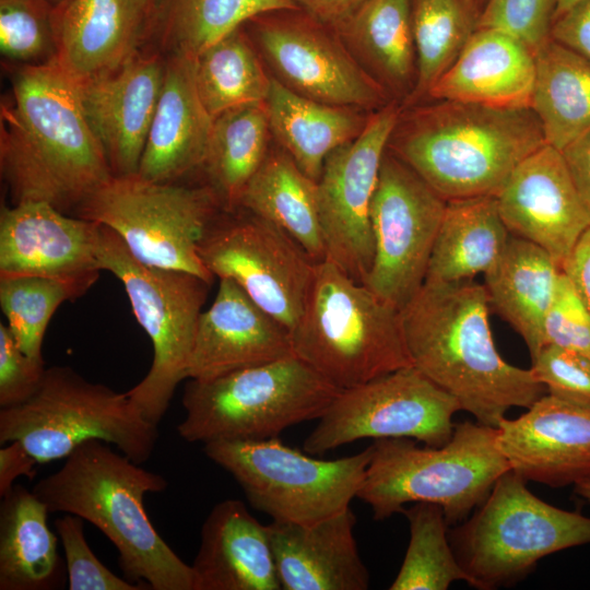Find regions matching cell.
Listing matches in <instances>:
<instances>
[{
    "mask_svg": "<svg viewBox=\"0 0 590 590\" xmlns=\"http://www.w3.org/2000/svg\"><path fill=\"white\" fill-rule=\"evenodd\" d=\"M342 389L296 355L185 386L179 436L203 445L260 440L318 420Z\"/></svg>",
    "mask_w": 590,
    "mask_h": 590,
    "instance_id": "52a82bcc",
    "label": "cell"
},
{
    "mask_svg": "<svg viewBox=\"0 0 590 590\" xmlns=\"http://www.w3.org/2000/svg\"><path fill=\"white\" fill-rule=\"evenodd\" d=\"M562 269L540 246L510 235L484 273L489 305L520 334L531 359L544 346L543 324Z\"/></svg>",
    "mask_w": 590,
    "mask_h": 590,
    "instance_id": "f1b7e54d",
    "label": "cell"
},
{
    "mask_svg": "<svg viewBox=\"0 0 590 590\" xmlns=\"http://www.w3.org/2000/svg\"><path fill=\"white\" fill-rule=\"evenodd\" d=\"M351 508L310 523L268 524L282 590H366L369 574L354 536Z\"/></svg>",
    "mask_w": 590,
    "mask_h": 590,
    "instance_id": "603a6c76",
    "label": "cell"
},
{
    "mask_svg": "<svg viewBox=\"0 0 590 590\" xmlns=\"http://www.w3.org/2000/svg\"><path fill=\"white\" fill-rule=\"evenodd\" d=\"M562 153L575 186L590 211V131L568 144Z\"/></svg>",
    "mask_w": 590,
    "mask_h": 590,
    "instance_id": "f907efd6",
    "label": "cell"
},
{
    "mask_svg": "<svg viewBox=\"0 0 590 590\" xmlns=\"http://www.w3.org/2000/svg\"><path fill=\"white\" fill-rule=\"evenodd\" d=\"M266 102L231 108L213 119L203 169L223 211L238 209L249 179L269 152Z\"/></svg>",
    "mask_w": 590,
    "mask_h": 590,
    "instance_id": "e575fe53",
    "label": "cell"
},
{
    "mask_svg": "<svg viewBox=\"0 0 590 590\" xmlns=\"http://www.w3.org/2000/svg\"><path fill=\"white\" fill-rule=\"evenodd\" d=\"M46 368L44 361L26 355L9 327L0 323V408L26 402L39 388Z\"/></svg>",
    "mask_w": 590,
    "mask_h": 590,
    "instance_id": "bcb514c9",
    "label": "cell"
},
{
    "mask_svg": "<svg viewBox=\"0 0 590 590\" xmlns=\"http://www.w3.org/2000/svg\"><path fill=\"white\" fill-rule=\"evenodd\" d=\"M496 432L510 470L527 482L564 487L590 481V405L543 394Z\"/></svg>",
    "mask_w": 590,
    "mask_h": 590,
    "instance_id": "ffe728a7",
    "label": "cell"
},
{
    "mask_svg": "<svg viewBox=\"0 0 590 590\" xmlns=\"http://www.w3.org/2000/svg\"><path fill=\"white\" fill-rule=\"evenodd\" d=\"M554 0H485L476 28L506 32L534 52L550 38Z\"/></svg>",
    "mask_w": 590,
    "mask_h": 590,
    "instance_id": "7bdbcfd3",
    "label": "cell"
},
{
    "mask_svg": "<svg viewBox=\"0 0 590 590\" xmlns=\"http://www.w3.org/2000/svg\"><path fill=\"white\" fill-rule=\"evenodd\" d=\"M488 307L485 286L473 280L425 281L400 317L412 366L476 422L497 427L511 408H529L546 389L530 368L500 356Z\"/></svg>",
    "mask_w": 590,
    "mask_h": 590,
    "instance_id": "7a4b0ae2",
    "label": "cell"
},
{
    "mask_svg": "<svg viewBox=\"0 0 590 590\" xmlns=\"http://www.w3.org/2000/svg\"><path fill=\"white\" fill-rule=\"evenodd\" d=\"M578 1L579 0H554L553 20L556 19L562 13H564L566 10H568L570 7H573ZM553 20H552V22H553Z\"/></svg>",
    "mask_w": 590,
    "mask_h": 590,
    "instance_id": "db71d44e",
    "label": "cell"
},
{
    "mask_svg": "<svg viewBox=\"0 0 590 590\" xmlns=\"http://www.w3.org/2000/svg\"><path fill=\"white\" fill-rule=\"evenodd\" d=\"M44 2H46L52 10L61 7L62 4H64L66 2H68L69 0H43Z\"/></svg>",
    "mask_w": 590,
    "mask_h": 590,
    "instance_id": "9f6ffc18",
    "label": "cell"
},
{
    "mask_svg": "<svg viewBox=\"0 0 590 590\" xmlns=\"http://www.w3.org/2000/svg\"><path fill=\"white\" fill-rule=\"evenodd\" d=\"M297 9L294 0H161L151 27L172 54L194 59L256 16Z\"/></svg>",
    "mask_w": 590,
    "mask_h": 590,
    "instance_id": "d590c367",
    "label": "cell"
},
{
    "mask_svg": "<svg viewBox=\"0 0 590 590\" xmlns=\"http://www.w3.org/2000/svg\"><path fill=\"white\" fill-rule=\"evenodd\" d=\"M191 568L193 590H281L268 526L238 499L211 509Z\"/></svg>",
    "mask_w": 590,
    "mask_h": 590,
    "instance_id": "4316f807",
    "label": "cell"
},
{
    "mask_svg": "<svg viewBox=\"0 0 590 590\" xmlns=\"http://www.w3.org/2000/svg\"><path fill=\"white\" fill-rule=\"evenodd\" d=\"M203 451L235 479L252 508L275 521L310 524L350 507L373 446L334 460L306 455L278 437L216 440L204 444Z\"/></svg>",
    "mask_w": 590,
    "mask_h": 590,
    "instance_id": "7c38bea8",
    "label": "cell"
},
{
    "mask_svg": "<svg viewBox=\"0 0 590 590\" xmlns=\"http://www.w3.org/2000/svg\"><path fill=\"white\" fill-rule=\"evenodd\" d=\"M409 521L410 541L390 590H447L453 581L469 583L449 540L440 506L414 503L401 511Z\"/></svg>",
    "mask_w": 590,
    "mask_h": 590,
    "instance_id": "f35d334b",
    "label": "cell"
},
{
    "mask_svg": "<svg viewBox=\"0 0 590 590\" xmlns=\"http://www.w3.org/2000/svg\"><path fill=\"white\" fill-rule=\"evenodd\" d=\"M471 2L475 5V8L481 11L482 7L485 3V0H471Z\"/></svg>",
    "mask_w": 590,
    "mask_h": 590,
    "instance_id": "6f0895ef",
    "label": "cell"
},
{
    "mask_svg": "<svg viewBox=\"0 0 590 590\" xmlns=\"http://www.w3.org/2000/svg\"><path fill=\"white\" fill-rule=\"evenodd\" d=\"M165 62L157 54L135 51L117 69L76 83L84 114L114 176L138 173Z\"/></svg>",
    "mask_w": 590,
    "mask_h": 590,
    "instance_id": "44dd1931",
    "label": "cell"
},
{
    "mask_svg": "<svg viewBox=\"0 0 590 590\" xmlns=\"http://www.w3.org/2000/svg\"><path fill=\"white\" fill-rule=\"evenodd\" d=\"M101 224L42 201L2 206L0 278L35 275L66 282L84 295L97 281Z\"/></svg>",
    "mask_w": 590,
    "mask_h": 590,
    "instance_id": "ac0fdd59",
    "label": "cell"
},
{
    "mask_svg": "<svg viewBox=\"0 0 590 590\" xmlns=\"http://www.w3.org/2000/svg\"><path fill=\"white\" fill-rule=\"evenodd\" d=\"M61 541L69 590H141L143 586L118 577L90 548L84 534L83 519L66 514L55 520Z\"/></svg>",
    "mask_w": 590,
    "mask_h": 590,
    "instance_id": "b9f144b4",
    "label": "cell"
},
{
    "mask_svg": "<svg viewBox=\"0 0 590 590\" xmlns=\"http://www.w3.org/2000/svg\"><path fill=\"white\" fill-rule=\"evenodd\" d=\"M479 14L471 0H411L417 75L402 107L425 97L455 62L476 30Z\"/></svg>",
    "mask_w": 590,
    "mask_h": 590,
    "instance_id": "74e56055",
    "label": "cell"
},
{
    "mask_svg": "<svg viewBox=\"0 0 590 590\" xmlns=\"http://www.w3.org/2000/svg\"><path fill=\"white\" fill-rule=\"evenodd\" d=\"M55 60L83 83L121 66L149 21L134 0H69L52 11Z\"/></svg>",
    "mask_w": 590,
    "mask_h": 590,
    "instance_id": "484cf974",
    "label": "cell"
},
{
    "mask_svg": "<svg viewBox=\"0 0 590 590\" xmlns=\"http://www.w3.org/2000/svg\"><path fill=\"white\" fill-rule=\"evenodd\" d=\"M98 263L123 285L138 322L153 346L144 378L127 391L152 424L164 417L175 390L187 378L196 329L211 283L177 270L138 261L119 236L101 225Z\"/></svg>",
    "mask_w": 590,
    "mask_h": 590,
    "instance_id": "30bf717a",
    "label": "cell"
},
{
    "mask_svg": "<svg viewBox=\"0 0 590 590\" xmlns=\"http://www.w3.org/2000/svg\"><path fill=\"white\" fill-rule=\"evenodd\" d=\"M82 293L55 279L17 275L0 278V306L20 349L30 357L44 361L42 345L57 308Z\"/></svg>",
    "mask_w": 590,
    "mask_h": 590,
    "instance_id": "ab89813d",
    "label": "cell"
},
{
    "mask_svg": "<svg viewBox=\"0 0 590 590\" xmlns=\"http://www.w3.org/2000/svg\"><path fill=\"white\" fill-rule=\"evenodd\" d=\"M550 37L590 61V0H579L554 19Z\"/></svg>",
    "mask_w": 590,
    "mask_h": 590,
    "instance_id": "7dc6e473",
    "label": "cell"
},
{
    "mask_svg": "<svg viewBox=\"0 0 590 590\" xmlns=\"http://www.w3.org/2000/svg\"><path fill=\"white\" fill-rule=\"evenodd\" d=\"M530 370L550 394L590 405V357L580 353L545 345L531 359Z\"/></svg>",
    "mask_w": 590,
    "mask_h": 590,
    "instance_id": "ee69618b",
    "label": "cell"
},
{
    "mask_svg": "<svg viewBox=\"0 0 590 590\" xmlns=\"http://www.w3.org/2000/svg\"><path fill=\"white\" fill-rule=\"evenodd\" d=\"M574 487L577 495L590 502V481L578 483Z\"/></svg>",
    "mask_w": 590,
    "mask_h": 590,
    "instance_id": "11a10c76",
    "label": "cell"
},
{
    "mask_svg": "<svg viewBox=\"0 0 590 590\" xmlns=\"http://www.w3.org/2000/svg\"><path fill=\"white\" fill-rule=\"evenodd\" d=\"M545 143L531 108L436 101L402 108L387 149L450 201L496 196L516 166Z\"/></svg>",
    "mask_w": 590,
    "mask_h": 590,
    "instance_id": "277c9868",
    "label": "cell"
},
{
    "mask_svg": "<svg viewBox=\"0 0 590 590\" xmlns=\"http://www.w3.org/2000/svg\"><path fill=\"white\" fill-rule=\"evenodd\" d=\"M166 487L162 475L114 451L109 444L90 439L32 491L49 514H72L98 528L116 547L129 581L153 590H193L191 565L163 540L145 511V494Z\"/></svg>",
    "mask_w": 590,
    "mask_h": 590,
    "instance_id": "3957f363",
    "label": "cell"
},
{
    "mask_svg": "<svg viewBox=\"0 0 590 590\" xmlns=\"http://www.w3.org/2000/svg\"><path fill=\"white\" fill-rule=\"evenodd\" d=\"M238 208L283 229L315 262L327 259L317 181L308 177L283 149L269 150L244 188Z\"/></svg>",
    "mask_w": 590,
    "mask_h": 590,
    "instance_id": "1f68e13d",
    "label": "cell"
},
{
    "mask_svg": "<svg viewBox=\"0 0 590 590\" xmlns=\"http://www.w3.org/2000/svg\"><path fill=\"white\" fill-rule=\"evenodd\" d=\"M535 80L534 51L519 38L476 28L427 97L494 108H531Z\"/></svg>",
    "mask_w": 590,
    "mask_h": 590,
    "instance_id": "d4e9b609",
    "label": "cell"
},
{
    "mask_svg": "<svg viewBox=\"0 0 590 590\" xmlns=\"http://www.w3.org/2000/svg\"><path fill=\"white\" fill-rule=\"evenodd\" d=\"M241 210H222L212 220L198 246L201 261L291 331L304 311L317 262L283 229Z\"/></svg>",
    "mask_w": 590,
    "mask_h": 590,
    "instance_id": "5bb4252c",
    "label": "cell"
},
{
    "mask_svg": "<svg viewBox=\"0 0 590 590\" xmlns=\"http://www.w3.org/2000/svg\"><path fill=\"white\" fill-rule=\"evenodd\" d=\"M401 110L393 99L373 111L357 138L329 154L317 181L327 259L362 284L374 260L371 201Z\"/></svg>",
    "mask_w": 590,
    "mask_h": 590,
    "instance_id": "e0dca14e",
    "label": "cell"
},
{
    "mask_svg": "<svg viewBox=\"0 0 590 590\" xmlns=\"http://www.w3.org/2000/svg\"><path fill=\"white\" fill-rule=\"evenodd\" d=\"M246 24L272 76L293 92L370 113L393 101L356 62L334 30L303 9L266 13Z\"/></svg>",
    "mask_w": 590,
    "mask_h": 590,
    "instance_id": "2e32d148",
    "label": "cell"
},
{
    "mask_svg": "<svg viewBox=\"0 0 590 590\" xmlns=\"http://www.w3.org/2000/svg\"><path fill=\"white\" fill-rule=\"evenodd\" d=\"M0 120L1 173L13 204L42 201L74 215L114 176L76 83L52 59L15 72Z\"/></svg>",
    "mask_w": 590,
    "mask_h": 590,
    "instance_id": "6da1fadb",
    "label": "cell"
},
{
    "mask_svg": "<svg viewBox=\"0 0 590 590\" xmlns=\"http://www.w3.org/2000/svg\"><path fill=\"white\" fill-rule=\"evenodd\" d=\"M290 335L294 354L340 389L412 366L400 310L328 259Z\"/></svg>",
    "mask_w": 590,
    "mask_h": 590,
    "instance_id": "8992f818",
    "label": "cell"
},
{
    "mask_svg": "<svg viewBox=\"0 0 590 590\" xmlns=\"http://www.w3.org/2000/svg\"><path fill=\"white\" fill-rule=\"evenodd\" d=\"M1 498L0 590L62 588L67 569L47 524L46 505L20 484Z\"/></svg>",
    "mask_w": 590,
    "mask_h": 590,
    "instance_id": "4dcf8cb0",
    "label": "cell"
},
{
    "mask_svg": "<svg viewBox=\"0 0 590 590\" xmlns=\"http://www.w3.org/2000/svg\"><path fill=\"white\" fill-rule=\"evenodd\" d=\"M300 9L331 25L364 0H294Z\"/></svg>",
    "mask_w": 590,
    "mask_h": 590,
    "instance_id": "816d5d0a",
    "label": "cell"
},
{
    "mask_svg": "<svg viewBox=\"0 0 590 590\" xmlns=\"http://www.w3.org/2000/svg\"><path fill=\"white\" fill-rule=\"evenodd\" d=\"M194 81L200 99L214 119L241 105L266 102L272 75L241 26L193 59Z\"/></svg>",
    "mask_w": 590,
    "mask_h": 590,
    "instance_id": "8d00e7d4",
    "label": "cell"
},
{
    "mask_svg": "<svg viewBox=\"0 0 590 590\" xmlns=\"http://www.w3.org/2000/svg\"><path fill=\"white\" fill-rule=\"evenodd\" d=\"M446 205L411 167L386 150L370 206L374 260L363 284L399 310L425 282Z\"/></svg>",
    "mask_w": 590,
    "mask_h": 590,
    "instance_id": "9a60e30c",
    "label": "cell"
},
{
    "mask_svg": "<svg viewBox=\"0 0 590 590\" xmlns=\"http://www.w3.org/2000/svg\"><path fill=\"white\" fill-rule=\"evenodd\" d=\"M0 448V497L5 496L19 476L33 479L36 459L16 440L1 445Z\"/></svg>",
    "mask_w": 590,
    "mask_h": 590,
    "instance_id": "c3c4849f",
    "label": "cell"
},
{
    "mask_svg": "<svg viewBox=\"0 0 590 590\" xmlns=\"http://www.w3.org/2000/svg\"><path fill=\"white\" fill-rule=\"evenodd\" d=\"M146 16L150 27L155 16L161 0H134Z\"/></svg>",
    "mask_w": 590,
    "mask_h": 590,
    "instance_id": "f5cc1de1",
    "label": "cell"
},
{
    "mask_svg": "<svg viewBox=\"0 0 590 590\" xmlns=\"http://www.w3.org/2000/svg\"><path fill=\"white\" fill-rule=\"evenodd\" d=\"M543 342L590 357V312L563 271L544 319Z\"/></svg>",
    "mask_w": 590,
    "mask_h": 590,
    "instance_id": "f6af8a7d",
    "label": "cell"
},
{
    "mask_svg": "<svg viewBox=\"0 0 590 590\" xmlns=\"http://www.w3.org/2000/svg\"><path fill=\"white\" fill-rule=\"evenodd\" d=\"M459 402L414 366L342 389L303 444L323 455L364 439L412 438L429 447L447 444Z\"/></svg>",
    "mask_w": 590,
    "mask_h": 590,
    "instance_id": "4fadbf2b",
    "label": "cell"
},
{
    "mask_svg": "<svg viewBox=\"0 0 590 590\" xmlns=\"http://www.w3.org/2000/svg\"><path fill=\"white\" fill-rule=\"evenodd\" d=\"M562 271L590 312V227L581 235Z\"/></svg>",
    "mask_w": 590,
    "mask_h": 590,
    "instance_id": "681fc988",
    "label": "cell"
},
{
    "mask_svg": "<svg viewBox=\"0 0 590 590\" xmlns=\"http://www.w3.org/2000/svg\"><path fill=\"white\" fill-rule=\"evenodd\" d=\"M496 427L465 421L440 447L412 438L376 439L357 498L374 519L401 512L409 503L441 507L449 527L465 520L510 467L496 442Z\"/></svg>",
    "mask_w": 590,
    "mask_h": 590,
    "instance_id": "5b68a950",
    "label": "cell"
},
{
    "mask_svg": "<svg viewBox=\"0 0 590 590\" xmlns=\"http://www.w3.org/2000/svg\"><path fill=\"white\" fill-rule=\"evenodd\" d=\"M449 540L469 585L491 590L515 585L550 554L590 543V517L547 504L509 470Z\"/></svg>",
    "mask_w": 590,
    "mask_h": 590,
    "instance_id": "9c48e42d",
    "label": "cell"
},
{
    "mask_svg": "<svg viewBox=\"0 0 590 590\" xmlns=\"http://www.w3.org/2000/svg\"><path fill=\"white\" fill-rule=\"evenodd\" d=\"M52 9L43 0H0V50L9 59L46 62L55 56Z\"/></svg>",
    "mask_w": 590,
    "mask_h": 590,
    "instance_id": "60d3db41",
    "label": "cell"
},
{
    "mask_svg": "<svg viewBox=\"0 0 590 590\" xmlns=\"http://www.w3.org/2000/svg\"><path fill=\"white\" fill-rule=\"evenodd\" d=\"M295 355L290 331L233 280L220 279L211 306L200 314L187 378L210 380Z\"/></svg>",
    "mask_w": 590,
    "mask_h": 590,
    "instance_id": "7402d4cb",
    "label": "cell"
},
{
    "mask_svg": "<svg viewBox=\"0 0 590 590\" xmlns=\"http://www.w3.org/2000/svg\"><path fill=\"white\" fill-rule=\"evenodd\" d=\"M212 125L197 91L193 59L172 54L137 174L151 181L178 182L201 168Z\"/></svg>",
    "mask_w": 590,
    "mask_h": 590,
    "instance_id": "cb8c5ba5",
    "label": "cell"
},
{
    "mask_svg": "<svg viewBox=\"0 0 590 590\" xmlns=\"http://www.w3.org/2000/svg\"><path fill=\"white\" fill-rule=\"evenodd\" d=\"M509 236L495 196L447 201L425 281L450 283L484 274Z\"/></svg>",
    "mask_w": 590,
    "mask_h": 590,
    "instance_id": "d6a6232c",
    "label": "cell"
},
{
    "mask_svg": "<svg viewBox=\"0 0 590 590\" xmlns=\"http://www.w3.org/2000/svg\"><path fill=\"white\" fill-rule=\"evenodd\" d=\"M220 211L206 185L157 182L133 174L109 178L74 215L111 229L141 263L192 273L212 284L198 246Z\"/></svg>",
    "mask_w": 590,
    "mask_h": 590,
    "instance_id": "8fae6325",
    "label": "cell"
},
{
    "mask_svg": "<svg viewBox=\"0 0 590 590\" xmlns=\"http://www.w3.org/2000/svg\"><path fill=\"white\" fill-rule=\"evenodd\" d=\"M531 109L559 151L590 131V61L551 37L534 52Z\"/></svg>",
    "mask_w": 590,
    "mask_h": 590,
    "instance_id": "836d02e7",
    "label": "cell"
},
{
    "mask_svg": "<svg viewBox=\"0 0 590 590\" xmlns=\"http://www.w3.org/2000/svg\"><path fill=\"white\" fill-rule=\"evenodd\" d=\"M495 197L509 234L543 248L560 269L590 227L562 151L547 143L516 166Z\"/></svg>",
    "mask_w": 590,
    "mask_h": 590,
    "instance_id": "d6986e66",
    "label": "cell"
},
{
    "mask_svg": "<svg viewBox=\"0 0 590 590\" xmlns=\"http://www.w3.org/2000/svg\"><path fill=\"white\" fill-rule=\"evenodd\" d=\"M157 425L127 392L91 382L68 366L46 368L37 391L24 403L0 409V444L16 440L38 464L67 458L90 439L116 446L135 463L153 455Z\"/></svg>",
    "mask_w": 590,
    "mask_h": 590,
    "instance_id": "ba28073f",
    "label": "cell"
},
{
    "mask_svg": "<svg viewBox=\"0 0 590 590\" xmlns=\"http://www.w3.org/2000/svg\"><path fill=\"white\" fill-rule=\"evenodd\" d=\"M266 107L280 148L315 181L329 154L357 138L373 113L310 99L273 76Z\"/></svg>",
    "mask_w": 590,
    "mask_h": 590,
    "instance_id": "f546056e",
    "label": "cell"
},
{
    "mask_svg": "<svg viewBox=\"0 0 590 590\" xmlns=\"http://www.w3.org/2000/svg\"><path fill=\"white\" fill-rule=\"evenodd\" d=\"M330 26L392 99L410 97L417 75L411 0H364Z\"/></svg>",
    "mask_w": 590,
    "mask_h": 590,
    "instance_id": "83f0119b",
    "label": "cell"
}]
</instances>
